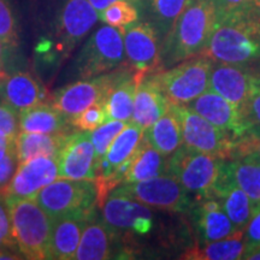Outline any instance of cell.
Instances as JSON below:
<instances>
[{
    "label": "cell",
    "mask_w": 260,
    "mask_h": 260,
    "mask_svg": "<svg viewBox=\"0 0 260 260\" xmlns=\"http://www.w3.org/2000/svg\"><path fill=\"white\" fill-rule=\"evenodd\" d=\"M0 40L11 47L18 45L17 22L8 0H0Z\"/></svg>",
    "instance_id": "obj_36"
},
{
    "label": "cell",
    "mask_w": 260,
    "mask_h": 260,
    "mask_svg": "<svg viewBox=\"0 0 260 260\" xmlns=\"http://www.w3.org/2000/svg\"><path fill=\"white\" fill-rule=\"evenodd\" d=\"M59 177L58 159L51 157H37L18 164L11 180L0 194L6 205L18 200L34 199L35 195Z\"/></svg>",
    "instance_id": "obj_12"
},
{
    "label": "cell",
    "mask_w": 260,
    "mask_h": 260,
    "mask_svg": "<svg viewBox=\"0 0 260 260\" xmlns=\"http://www.w3.org/2000/svg\"><path fill=\"white\" fill-rule=\"evenodd\" d=\"M116 74L117 69L67 84L52 94L51 104L70 121L93 104L103 102L116 79Z\"/></svg>",
    "instance_id": "obj_14"
},
{
    "label": "cell",
    "mask_w": 260,
    "mask_h": 260,
    "mask_svg": "<svg viewBox=\"0 0 260 260\" xmlns=\"http://www.w3.org/2000/svg\"><path fill=\"white\" fill-rule=\"evenodd\" d=\"M19 130L18 112L0 100V135L16 139Z\"/></svg>",
    "instance_id": "obj_38"
},
{
    "label": "cell",
    "mask_w": 260,
    "mask_h": 260,
    "mask_svg": "<svg viewBox=\"0 0 260 260\" xmlns=\"http://www.w3.org/2000/svg\"><path fill=\"white\" fill-rule=\"evenodd\" d=\"M210 88L243 113L253 94L260 88V74L249 65L213 61Z\"/></svg>",
    "instance_id": "obj_10"
},
{
    "label": "cell",
    "mask_w": 260,
    "mask_h": 260,
    "mask_svg": "<svg viewBox=\"0 0 260 260\" xmlns=\"http://www.w3.org/2000/svg\"><path fill=\"white\" fill-rule=\"evenodd\" d=\"M59 177L93 181L96 175L95 149L90 133H71L58 155Z\"/></svg>",
    "instance_id": "obj_15"
},
{
    "label": "cell",
    "mask_w": 260,
    "mask_h": 260,
    "mask_svg": "<svg viewBox=\"0 0 260 260\" xmlns=\"http://www.w3.org/2000/svg\"><path fill=\"white\" fill-rule=\"evenodd\" d=\"M253 153L260 159V128H252L241 138L236 139L233 159Z\"/></svg>",
    "instance_id": "obj_37"
},
{
    "label": "cell",
    "mask_w": 260,
    "mask_h": 260,
    "mask_svg": "<svg viewBox=\"0 0 260 260\" xmlns=\"http://www.w3.org/2000/svg\"><path fill=\"white\" fill-rule=\"evenodd\" d=\"M224 161L222 158L194 151L182 144L169 157V172L180 181L188 193L210 198Z\"/></svg>",
    "instance_id": "obj_6"
},
{
    "label": "cell",
    "mask_w": 260,
    "mask_h": 260,
    "mask_svg": "<svg viewBox=\"0 0 260 260\" xmlns=\"http://www.w3.org/2000/svg\"><path fill=\"white\" fill-rule=\"evenodd\" d=\"M144 136L157 151L165 157H170L183 144L178 117L172 109V104L158 121L144 132Z\"/></svg>",
    "instance_id": "obj_30"
},
{
    "label": "cell",
    "mask_w": 260,
    "mask_h": 260,
    "mask_svg": "<svg viewBox=\"0 0 260 260\" xmlns=\"http://www.w3.org/2000/svg\"><path fill=\"white\" fill-rule=\"evenodd\" d=\"M230 175L254 206L260 204V159L249 153L226 162Z\"/></svg>",
    "instance_id": "obj_32"
},
{
    "label": "cell",
    "mask_w": 260,
    "mask_h": 260,
    "mask_svg": "<svg viewBox=\"0 0 260 260\" xmlns=\"http://www.w3.org/2000/svg\"><path fill=\"white\" fill-rule=\"evenodd\" d=\"M170 105L153 75H147L136 88L132 122L145 132L168 111Z\"/></svg>",
    "instance_id": "obj_22"
},
{
    "label": "cell",
    "mask_w": 260,
    "mask_h": 260,
    "mask_svg": "<svg viewBox=\"0 0 260 260\" xmlns=\"http://www.w3.org/2000/svg\"><path fill=\"white\" fill-rule=\"evenodd\" d=\"M0 75H2V74H0Z\"/></svg>",
    "instance_id": "obj_47"
},
{
    "label": "cell",
    "mask_w": 260,
    "mask_h": 260,
    "mask_svg": "<svg viewBox=\"0 0 260 260\" xmlns=\"http://www.w3.org/2000/svg\"><path fill=\"white\" fill-rule=\"evenodd\" d=\"M142 135H144V130L139 125L133 122L126 123V125L116 136L105 155L98 164L95 177L110 176L122 162L132 157Z\"/></svg>",
    "instance_id": "obj_29"
},
{
    "label": "cell",
    "mask_w": 260,
    "mask_h": 260,
    "mask_svg": "<svg viewBox=\"0 0 260 260\" xmlns=\"http://www.w3.org/2000/svg\"><path fill=\"white\" fill-rule=\"evenodd\" d=\"M203 53L218 63L249 65L260 61V22L251 6L217 16Z\"/></svg>",
    "instance_id": "obj_1"
},
{
    "label": "cell",
    "mask_w": 260,
    "mask_h": 260,
    "mask_svg": "<svg viewBox=\"0 0 260 260\" xmlns=\"http://www.w3.org/2000/svg\"><path fill=\"white\" fill-rule=\"evenodd\" d=\"M90 214L73 213L52 218L48 259H74L83 228Z\"/></svg>",
    "instance_id": "obj_20"
},
{
    "label": "cell",
    "mask_w": 260,
    "mask_h": 260,
    "mask_svg": "<svg viewBox=\"0 0 260 260\" xmlns=\"http://www.w3.org/2000/svg\"><path fill=\"white\" fill-rule=\"evenodd\" d=\"M210 198L219 201L224 212L228 214L237 230H245L255 206L248 195L235 183L226 167V161H224L222 171Z\"/></svg>",
    "instance_id": "obj_19"
},
{
    "label": "cell",
    "mask_w": 260,
    "mask_h": 260,
    "mask_svg": "<svg viewBox=\"0 0 260 260\" xmlns=\"http://www.w3.org/2000/svg\"><path fill=\"white\" fill-rule=\"evenodd\" d=\"M194 220L201 241L204 243L226 239L239 230L214 198H203L194 210Z\"/></svg>",
    "instance_id": "obj_24"
},
{
    "label": "cell",
    "mask_w": 260,
    "mask_h": 260,
    "mask_svg": "<svg viewBox=\"0 0 260 260\" xmlns=\"http://www.w3.org/2000/svg\"><path fill=\"white\" fill-rule=\"evenodd\" d=\"M12 48L9 45H6L0 40V74L6 73L5 71V64H6V59H8L9 56V50Z\"/></svg>",
    "instance_id": "obj_43"
},
{
    "label": "cell",
    "mask_w": 260,
    "mask_h": 260,
    "mask_svg": "<svg viewBox=\"0 0 260 260\" xmlns=\"http://www.w3.org/2000/svg\"><path fill=\"white\" fill-rule=\"evenodd\" d=\"M243 259H249V260H260V247H256L255 249H253L249 253L243 256Z\"/></svg>",
    "instance_id": "obj_45"
},
{
    "label": "cell",
    "mask_w": 260,
    "mask_h": 260,
    "mask_svg": "<svg viewBox=\"0 0 260 260\" xmlns=\"http://www.w3.org/2000/svg\"><path fill=\"white\" fill-rule=\"evenodd\" d=\"M242 115L249 129L260 128V88L253 94Z\"/></svg>",
    "instance_id": "obj_40"
},
{
    "label": "cell",
    "mask_w": 260,
    "mask_h": 260,
    "mask_svg": "<svg viewBox=\"0 0 260 260\" xmlns=\"http://www.w3.org/2000/svg\"><path fill=\"white\" fill-rule=\"evenodd\" d=\"M107 121L105 106L102 102L93 104L88 109L84 110L80 115L73 117L70 119V124L74 129L80 132L92 133L93 130L99 128L103 123Z\"/></svg>",
    "instance_id": "obj_35"
},
{
    "label": "cell",
    "mask_w": 260,
    "mask_h": 260,
    "mask_svg": "<svg viewBox=\"0 0 260 260\" xmlns=\"http://www.w3.org/2000/svg\"><path fill=\"white\" fill-rule=\"evenodd\" d=\"M187 106L236 139L245 135L249 129L242 113L211 88L191 100Z\"/></svg>",
    "instance_id": "obj_16"
},
{
    "label": "cell",
    "mask_w": 260,
    "mask_h": 260,
    "mask_svg": "<svg viewBox=\"0 0 260 260\" xmlns=\"http://www.w3.org/2000/svg\"><path fill=\"white\" fill-rule=\"evenodd\" d=\"M11 232L19 254L25 259H48L52 217L35 199L18 200L8 205Z\"/></svg>",
    "instance_id": "obj_4"
},
{
    "label": "cell",
    "mask_w": 260,
    "mask_h": 260,
    "mask_svg": "<svg viewBox=\"0 0 260 260\" xmlns=\"http://www.w3.org/2000/svg\"><path fill=\"white\" fill-rule=\"evenodd\" d=\"M123 187L136 200L157 209L184 212L193 207L188 191L170 172L149 180L123 183Z\"/></svg>",
    "instance_id": "obj_13"
},
{
    "label": "cell",
    "mask_w": 260,
    "mask_h": 260,
    "mask_svg": "<svg viewBox=\"0 0 260 260\" xmlns=\"http://www.w3.org/2000/svg\"><path fill=\"white\" fill-rule=\"evenodd\" d=\"M139 10L142 21L148 22L157 31L160 42L189 0H130Z\"/></svg>",
    "instance_id": "obj_26"
},
{
    "label": "cell",
    "mask_w": 260,
    "mask_h": 260,
    "mask_svg": "<svg viewBox=\"0 0 260 260\" xmlns=\"http://www.w3.org/2000/svg\"><path fill=\"white\" fill-rule=\"evenodd\" d=\"M12 147H15V139H9L0 135V161Z\"/></svg>",
    "instance_id": "obj_42"
},
{
    "label": "cell",
    "mask_w": 260,
    "mask_h": 260,
    "mask_svg": "<svg viewBox=\"0 0 260 260\" xmlns=\"http://www.w3.org/2000/svg\"><path fill=\"white\" fill-rule=\"evenodd\" d=\"M0 100L19 113L41 103H46L47 93L40 81L31 73H4L0 75Z\"/></svg>",
    "instance_id": "obj_17"
},
{
    "label": "cell",
    "mask_w": 260,
    "mask_h": 260,
    "mask_svg": "<svg viewBox=\"0 0 260 260\" xmlns=\"http://www.w3.org/2000/svg\"><path fill=\"white\" fill-rule=\"evenodd\" d=\"M145 76L147 75L134 73L125 63L117 68L116 79L102 102L105 106L107 121H132L136 88Z\"/></svg>",
    "instance_id": "obj_18"
},
{
    "label": "cell",
    "mask_w": 260,
    "mask_h": 260,
    "mask_svg": "<svg viewBox=\"0 0 260 260\" xmlns=\"http://www.w3.org/2000/svg\"><path fill=\"white\" fill-rule=\"evenodd\" d=\"M253 0H213L217 16L229 14V12L239 11V10L248 9Z\"/></svg>",
    "instance_id": "obj_41"
},
{
    "label": "cell",
    "mask_w": 260,
    "mask_h": 260,
    "mask_svg": "<svg viewBox=\"0 0 260 260\" xmlns=\"http://www.w3.org/2000/svg\"><path fill=\"white\" fill-rule=\"evenodd\" d=\"M167 172H169V159L157 151L142 135L138 147L132 154V161L123 183L149 180Z\"/></svg>",
    "instance_id": "obj_27"
},
{
    "label": "cell",
    "mask_w": 260,
    "mask_h": 260,
    "mask_svg": "<svg viewBox=\"0 0 260 260\" xmlns=\"http://www.w3.org/2000/svg\"><path fill=\"white\" fill-rule=\"evenodd\" d=\"M124 42L119 29L111 25L98 28L76 58V70L82 79L110 73L124 64Z\"/></svg>",
    "instance_id": "obj_7"
},
{
    "label": "cell",
    "mask_w": 260,
    "mask_h": 260,
    "mask_svg": "<svg viewBox=\"0 0 260 260\" xmlns=\"http://www.w3.org/2000/svg\"><path fill=\"white\" fill-rule=\"evenodd\" d=\"M102 209L103 219L113 229L133 230L139 218L153 216L147 205L136 200L123 186L109 194Z\"/></svg>",
    "instance_id": "obj_21"
},
{
    "label": "cell",
    "mask_w": 260,
    "mask_h": 260,
    "mask_svg": "<svg viewBox=\"0 0 260 260\" xmlns=\"http://www.w3.org/2000/svg\"><path fill=\"white\" fill-rule=\"evenodd\" d=\"M52 218L63 214H90L95 211L96 189L93 181L58 177L34 198Z\"/></svg>",
    "instance_id": "obj_8"
},
{
    "label": "cell",
    "mask_w": 260,
    "mask_h": 260,
    "mask_svg": "<svg viewBox=\"0 0 260 260\" xmlns=\"http://www.w3.org/2000/svg\"><path fill=\"white\" fill-rule=\"evenodd\" d=\"M251 10L256 19L260 22V0H253L251 4Z\"/></svg>",
    "instance_id": "obj_46"
},
{
    "label": "cell",
    "mask_w": 260,
    "mask_h": 260,
    "mask_svg": "<svg viewBox=\"0 0 260 260\" xmlns=\"http://www.w3.org/2000/svg\"><path fill=\"white\" fill-rule=\"evenodd\" d=\"M213 60L205 53L152 74L172 105H187L210 88Z\"/></svg>",
    "instance_id": "obj_5"
},
{
    "label": "cell",
    "mask_w": 260,
    "mask_h": 260,
    "mask_svg": "<svg viewBox=\"0 0 260 260\" xmlns=\"http://www.w3.org/2000/svg\"><path fill=\"white\" fill-rule=\"evenodd\" d=\"M124 63L134 73L151 75L164 70L161 65V42L148 22L138 21L122 31Z\"/></svg>",
    "instance_id": "obj_11"
},
{
    "label": "cell",
    "mask_w": 260,
    "mask_h": 260,
    "mask_svg": "<svg viewBox=\"0 0 260 260\" xmlns=\"http://www.w3.org/2000/svg\"><path fill=\"white\" fill-rule=\"evenodd\" d=\"M71 133L74 132H61L53 133V134L27 132L18 133L15 139L18 164L37 157H51L58 159V155Z\"/></svg>",
    "instance_id": "obj_25"
},
{
    "label": "cell",
    "mask_w": 260,
    "mask_h": 260,
    "mask_svg": "<svg viewBox=\"0 0 260 260\" xmlns=\"http://www.w3.org/2000/svg\"><path fill=\"white\" fill-rule=\"evenodd\" d=\"M19 130L27 133L73 132L69 119L52 104L41 103L18 113Z\"/></svg>",
    "instance_id": "obj_28"
},
{
    "label": "cell",
    "mask_w": 260,
    "mask_h": 260,
    "mask_svg": "<svg viewBox=\"0 0 260 260\" xmlns=\"http://www.w3.org/2000/svg\"><path fill=\"white\" fill-rule=\"evenodd\" d=\"M213 0H189L161 41L162 69L203 53L216 24Z\"/></svg>",
    "instance_id": "obj_2"
},
{
    "label": "cell",
    "mask_w": 260,
    "mask_h": 260,
    "mask_svg": "<svg viewBox=\"0 0 260 260\" xmlns=\"http://www.w3.org/2000/svg\"><path fill=\"white\" fill-rule=\"evenodd\" d=\"M88 2L92 4V6L94 9L96 10L98 14L105 10L107 6H110L111 4H113L115 2H118V0H88Z\"/></svg>",
    "instance_id": "obj_44"
},
{
    "label": "cell",
    "mask_w": 260,
    "mask_h": 260,
    "mask_svg": "<svg viewBox=\"0 0 260 260\" xmlns=\"http://www.w3.org/2000/svg\"><path fill=\"white\" fill-rule=\"evenodd\" d=\"M104 23L123 31L126 27L139 21V10L130 0H118L107 6L99 14Z\"/></svg>",
    "instance_id": "obj_33"
},
{
    "label": "cell",
    "mask_w": 260,
    "mask_h": 260,
    "mask_svg": "<svg viewBox=\"0 0 260 260\" xmlns=\"http://www.w3.org/2000/svg\"><path fill=\"white\" fill-rule=\"evenodd\" d=\"M178 117L186 147L228 160L233 159L236 138L205 119L187 105H172Z\"/></svg>",
    "instance_id": "obj_9"
},
{
    "label": "cell",
    "mask_w": 260,
    "mask_h": 260,
    "mask_svg": "<svg viewBox=\"0 0 260 260\" xmlns=\"http://www.w3.org/2000/svg\"><path fill=\"white\" fill-rule=\"evenodd\" d=\"M105 220L99 218L95 211L87 219L75 253L76 260H104L113 255L115 233Z\"/></svg>",
    "instance_id": "obj_23"
},
{
    "label": "cell",
    "mask_w": 260,
    "mask_h": 260,
    "mask_svg": "<svg viewBox=\"0 0 260 260\" xmlns=\"http://www.w3.org/2000/svg\"><path fill=\"white\" fill-rule=\"evenodd\" d=\"M98 19L99 14L88 0H63L52 22L51 38L38 45V52L52 59H67Z\"/></svg>",
    "instance_id": "obj_3"
},
{
    "label": "cell",
    "mask_w": 260,
    "mask_h": 260,
    "mask_svg": "<svg viewBox=\"0 0 260 260\" xmlns=\"http://www.w3.org/2000/svg\"><path fill=\"white\" fill-rule=\"evenodd\" d=\"M126 125V122L116 121V119H109V121L103 123L99 128L93 130L90 134V140L95 149V157H96V167L99 161L102 160L104 155L109 149L111 142L119 133L122 132L123 128Z\"/></svg>",
    "instance_id": "obj_34"
},
{
    "label": "cell",
    "mask_w": 260,
    "mask_h": 260,
    "mask_svg": "<svg viewBox=\"0 0 260 260\" xmlns=\"http://www.w3.org/2000/svg\"><path fill=\"white\" fill-rule=\"evenodd\" d=\"M243 230H239L226 239L207 242L205 246H194L183 253L182 258L188 260H236L245 254Z\"/></svg>",
    "instance_id": "obj_31"
},
{
    "label": "cell",
    "mask_w": 260,
    "mask_h": 260,
    "mask_svg": "<svg viewBox=\"0 0 260 260\" xmlns=\"http://www.w3.org/2000/svg\"><path fill=\"white\" fill-rule=\"evenodd\" d=\"M243 240H245V256L256 247H260V204L256 205L251 219L243 230ZM243 259V258H242Z\"/></svg>",
    "instance_id": "obj_39"
}]
</instances>
